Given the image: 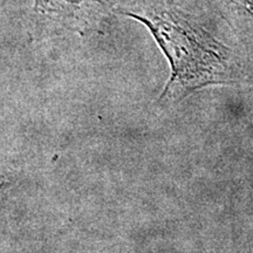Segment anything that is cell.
Returning a JSON list of instances; mask_svg holds the SVG:
<instances>
[{
	"label": "cell",
	"mask_w": 253,
	"mask_h": 253,
	"mask_svg": "<svg viewBox=\"0 0 253 253\" xmlns=\"http://www.w3.org/2000/svg\"><path fill=\"white\" fill-rule=\"evenodd\" d=\"M104 5L102 0H34L36 12L45 15L68 17L84 5Z\"/></svg>",
	"instance_id": "3"
},
{
	"label": "cell",
	"mask_w": 253,
	"mask_h": 253,
	"mask_svg": "<svg viewBox=\"0 0 253 253\" xmlns=\"http://www.w3.org/2000/svg\"><path fill=\"white\" fill-rule=\"evenodd\" d=\"M219 4L226 21L253 33V0H219Z\"/></svg>",
	"instance_id": "2"
},
{
	"label": "cell",
	"mask_w": 253,
	"mask_h": 253,
	"mask_svg": "<svg viewBox=\"0 0 253 253\" xmlns=\"http://www.w3.org/2000/svg\"><path fill=\"white\" fill-rule=\"evenodd\" d=\"M120 13L143 24L169 60L171 77L161 100L231 82L233 69L227 49L170 1L153 0L143 13L125 9Z\"/></svg>",
	"instance_id": "1"
}]
</instances>
